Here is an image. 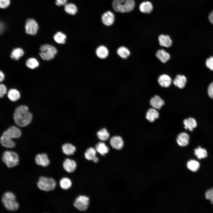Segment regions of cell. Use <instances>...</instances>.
<instances>
[{
	"mask_svg": "<svg viewBox=\"0 0 213 213\" xmlns=\"http://www.w3.org/2000/svg\"><path fill=\"white\" fill-rule=\"evenodd\" d=\"M33 116L29 112L27 106L22 105L15 110L14 119L16 125L20 127H24L29 125L32 121Z\"/></svg>",
	"mask_w": 213,
	"mask_h": 213,
	"instance_id": "obj_1",
	"label": "cell"
},
{
	"mask_svg": "<svg viewBox=\"0 0 213 213\" xmlns=\"http://www.w3.org/2000/svg\"><path fill=\"white\" fill-rule=\"evenodd\" d=\"M134 0H113L112 5L116 11L122 13L132 11L135 7Z\"/></svg>",
	"mask_w": 213,
	"mask_h": 213,
	"instance_id": "obj_2",
	"label": "cell"
},
{
	"mask_svg": "<svg viewBox=\"0 0 213 213\" xmlns=\"http://www.w3.org/2000/svg\"><path fill=\"white\" fill-rule=\"evenodd\" d=\"M2 201L4 207L9 210L16 211L19 208V205L16 201L15 196L12 192H8L4 193Z\"/></svg>",
	"mask_w": 213,
	"mask_h": 213,
	"instance_id": "obj_3",
	"label": "cell"
},
{
	"mask_svg": "<svg viewBox=\"0 0 213 213\" xmlns=\"http://www.w3.org/2000/svg\"><path fill=\"white\" fill-rule=\"evenodd\" d=\"M56 185L54 179L43 176L40 177L37 183V186L40 190L47 192L54 190Z\"/></svg>",
	"mask_w": 213,
	"mask_h": 213,
	"instance_id": "obj_4",
	"label": "cell"
},
{
	"mask_svg": "<svg viewBox=\"0 0 213 213\" xmlns=\"http://www.w3.org/2000/svg\"><path fill=\"white\" fill-rule=\"evenodd\" d=\"M2 160L9 168L17 166L19 163V158L17 154L13 151H6L3 154Z\"/></svg>",
	"mask_w": 213,
	"mask_h": 213,
	"instance_id": "obj_5",
	"label": "cell"
},
{
	"mask_svg": "<svg viewBox=\"0 0 213 213\" xmlns=\"http://www.w3.org/2000/svg\"><path fill=\"white\" fill-rule=\"evenodd\" d=\"M40 50L41 52L39 53V55L45 60H49L53 59L57 52L54 47L49 44L41 46Z\"/></svg>",
	"mask_w": 213,
	"mask_h": 213,
	"instance_id": "obj_6",
	"label": "cell"
},
{
	"mask_svg": "<svg viewBox=\"0 0 213 213\" xmlns=\"http://www.w3.org/2000/svg\"><path fill=\"white\" fill-rule=\"evenodd\" d=\"M89 198L84 196H80L75 199L74 206L78 210L84 211L86 210L89 204Z\"/></svg>",
	"mask_w": 213,
	"mask_h": 213,
	"instance_id": "obj_7",
	"label": "cell"
},
{
	"mask_svg": "<svg viewBox=\"0 0 213 213\" xmlns=\"http://www.w3.org/2000/svg\"><path fill=\"white\" fill-rule=\"evenodd\" d=\"M25 29L27 33L34 35L37 33L38 29V26L34 20L28 19L26 22Z\"/></svg>",
	"mask_w": 213,
	"mask_h": 213,
	"instance_id": "obj_8",
	"label": "cell"
},
{
	"mask_svg": "<svg viewBox=\"0 0 213 213\" xmlns=\"http://www.w3.org/2000/svg\"><path fill=\"white\" fill-rule=\"evenodd\" d=\"M21 135V132L20 129L15 126H12L9 127L7 130L4 131L2 135L12 139L20 138Z\"/></svg>",
	"mask_w": 213,
	"mask_h": 213,
	"instance_id": "obj_9",
	"label": "cell"
},
{
	"mask_svg": "<svg viewBox=\"0 0 213 213\" xmlns=\"http://www.w3.org/2000/svg\"><path fill=\"white\" fill-rule=\"evenodd\" d=\"M35 161L37 164L43 167L48 166L50 163L48 155L46 153L37 154L35 157Z\"/></svg>",
	"mask_w": 213,
	"mask_h": 213,
	"instance_id": "obj_10",
	"label": "cell"
},
{
	"mask_svg": "<svg viewBox=\"0 0 213 213\" xmlns=\"http://www.w3.org/2000/svg\"><path fill=\"white\" fill-rule=\"evenodd\" d=\"M63 166L66 172L71 173L75 171L76 168L77 164L74 160L67 158L63 162Z\"/></svg>",
	"mask_w": 213,
	"mask_h": 213,
	"instance_id": "obj_11",
	"label": "cell"
},
{
	"mask_svg": "<svg viewBox=\"0 0 213 213\" xmlns=\"http://www.w3.org/2000/svg\"><path fill=\"white\" fill-rule=\"evenodd\" d=\"M110 144L113 148L117 149H121L124 145V142L120 136H115L112 137L110 140Z\"/></svg>",
	"mask_w": 213,
	"mask_h": 213,
	"instance_id": "obj_12",
	"label": "cell"
},
{
	"mask_svg": "<svg viewBox=\"0 0 213 213\" xmlns=\"http://www.w3.org/2000/svg\"><path fill=\"white\" fill-rule=\"evenodd\" d=\"M101 20L103 23L105 25L108 26H111L114 22V15L111 11H107L102 15Z\"/></svg>",
	"mask_w": 213,
	"mask_h": 213,
	"instance_id": "obj_13",
	"label": "cell"
},
{
	"mask_svg": "<svg viewBox=\"0 0 213 213\" xmlns=\"http://www.w3.org/2000/svg\"><path fill=\"white\" fill-rule=\"evenodd\" d=\"M189 139L188 134L182 132L178 135L176 141L179 145L182 147H185L188 144Z\"/></svg>",
	"mask_w": 213,
	"mask_h": 213,
	"instance_id": "obj_14",
	"label": "cell"
},
{
	"mask_svg": "<svg viewBox=\"0 0 213 213\" xmlns=\"http://www.w3.org/2000/svg\"><path fill=\"white\" fill-rule=\"evenodd\" d=\"M150 104L153 108L160 109L164 104V102L159 96L156 95L151 99Z\"/></svg>",
	"mask_w": 213,
	"mask_h": 213,
	"instance_id": "obj_15",
	"label": "cell"
},
{
	"mask_svg": "<svg viewBox=\"0 0 213 213\" xmlns=\"http://www.w3.org/2000/svg\"><path fill=\"white\" fill-rule=\"evenodd\" d=\"M158 81L160 85L163 88H168L171 84L172 80L169 75L163 74L158 78Z\"/></svg>",
	"mask_w": 213,
	"mask_h": 213,
	"instance_id": "obj_16",
	"label": "cell"
},
{
	"mask_svg": "<svg viewBox=\"0 0 213 213\" xmlns=\"http://www.w3.org/2000/svg\"><path fill=\"white\" fill-rule=\"evenodd\" d=\"M187 81L186 78L185 76L178 75L174 79L173 83L175 86L182 89L185 86Z\"/></svg>",
	"mask_w": 213,
	"mask_h": 213,
	"instance_id": "obj_17",
	"label": "cell"
},
{
	"mask_svg": "<svg viewBox=\"0 0 213 213\" xmlns=\"http://www.w3.org/2000/svg\"><path fill=\"white\" fill-rule=\"evenodd\" d=\"M153 9L152 3L148 1L142 2L139 6V9L143 13L149 14L151 12Z\"/></svg>",
	"mask_w": 213,
	"mask_h": 213,
	"instance_id": "obj_18",
	"label": "cell"
},
{
	"mask_svg": "<svg viewBox=\"0 0 213 213\" xmlns=\"http://www.w3.org/2000/svg\"><path fill=\"white\" fill-rule=\"evenodd\" d=\"M158 40L159 44L161 46L168 48L172 44V41L168 35H161L159 36Z\"/></svg>",
	"mask_w": 213,
	"mask_h": 213,
	"instance_id": "obj_19",
	"label": "cell"
},
{
	"mask_svg": "<svg viewBox=\"0 0 213 213\" xmlns=\"http://www.w3.org/2000/svg\"><path fill=\"white\" fill-rule=\"evenodd\" d=\"M96 151L94 148L91 147L88 149L85 153V158L89 160H92L97 163L99 161V158L96 156Z\"/></svg>",
	"mask_w": 213,
	"mask_h": 213,
	"instance_id": "obj_20",
	"label": "cell"
},
{
	"mask_svg": "<svg viewBox=\"0 0 213 213\" xmlns=\"http://www.w3.org/2000/svg\"><path fill=\"white\" fill-rule=\"evenodd\" d=\"M159 114L156 109L151 108L147 111L146 117V119L150 122H152L159 117Z\"/></svg>",
	"mask_w": 213,
	"mask_h": 213,
	"instance_id": "obj_21",
	"label": "cell"
},
{
	"mask_svg": "<svg viewBox=\"0 0 213 213\" xmlns=\"http://www.w3.org/2000/svg\"><path fill=\"white\" fill-rule=\"evenodd\" d=\"M183 123L184 128L186 130H189L191 131H192L193 129L196 128L197 125L196 120L192 117H189L184 120Z\"/></svg>",
	"mask_w": 213,
	"mask_h": 213,
	"instance_id": "obj_22",
	"label": "cell"
},
{
	"mask_svg": "<svg viewBox=\"0 0 213 213\" xmlns=\"http://www.w3.org/2000/svg\"><path fill=\"white\" fill-rule=\"evenodd\" d=\"M156 55V57L163 63L167 62L170 59V57L169 54L164 49H160L157 51Z\"/></svg>",
	"mask_w": 213,
	"mask_h": 213,
	"instance_id": "obj_23",
	"label": "cell"
},
{
	"mask_svg": "<svg viewBox=\"0 0 213 213\" xmlns=\"http://www.w3.org/2000/svg\"><path fill=\"white\" fill-rule=\"evenodd\" d=\"M0 142L3 146L7 148H12L14 147L15 146V142L12 139L3 135L0 138Z\"/></svg>",
	"mask_w": 213,
	"mask_h": 213,
	"instance_id": "obj_24",
	"label": "cell"
},
{
	"mask_svg": "<svg viewBox=\"0 0 213 213\" xmlns=\"http://www.w3.org/2000/svg\"><path fill=\"white\" fill-rule=\"evenodd\" d=\"M63 153L67 155H73L76 150L75 146L70 143H66L62 146Z\"/></svg>",
	"mask_w": 213,
	"mask_h": 213,
	"instance_id": "obj_25",
	"label": "cell"
},
{
	"mask_svg": "<svg viewBox=\"0 0 213 213\" xmlns=\"http://www.w3.org/2000/svg\"><path fill=\"white\" fill-rule=\"evenodd\" d=\"M96 151L102 156L107 154L109 151V149L104 142H100L96 146Z\"/></svg>",
	"mask_w": 213,
	"mask_h": 213,
	"instance_id": "obj_26",
	"label": "cell"
},
{
	"mask_svg": "<svg viewBox=\"0 0 213 213\" xmlns=\"http://www.w3.org/2000/svg\"><path fill=\"white\" fill-rule=\"evenodd\" d=\"M96 53L99 57L101 59H104L108 56L109 51L106 47L103 46H101L97 49Z\"/></svg>",
	"mask_w": 213,
	"mask_h": 213,
	"instance_id": "obj_27",
	"label": "cell"
},
{
	"mask_svg": "<svg viewBox=\"0 0 213 213\" xmlns=\"http://www.w3.org/2000/svg\"><path fill=\"white\" fill-rule=\"evenodd\" d=\"M7 96L10 100L14 102L19 99L20 97V94L17 90L15 89H12L8 92Z\"/></svg>",
	"mask_w": 213,
	"mask_h": 213,
	"instance_id": "obj_28",
	"label": "cell"
},
{
	"mask_svg": "<svg viewBox=\"0 0 213 213\" xmlns=\"http://www.w3.org/2000/svg\"><path fill=\"white\" fill-rule=\"evenodd\" d=\"M61 188L64 190H67L71 186L72 183L71 180L67 177L62 178L59 181Z\"/></svg>",
	"mask_w": 213,
	"mask_h": 213,
	"instance_id": "obj_29",
	"label": "cell"
},
{
	"mask_svg": "<svg viewBox=\"0 0 213 213\" xmlns=\"http://www.w3.org/2000/svg\"><path fill=\"white\" fill-rule=\"evenodd\" d=\"M194 154L199 159L206 158L207 156L206 150L200 146L194 149Z\"/></svg>",
	"mask_w": 213,
	"mask_h": 213,
	"instance_id": "obj_30",
	"label": "cell"
},
{
	"mask_svg": "<svg viewBox=\"0 0 213 213\" xmlns=\"http://www.w3.org/2000/svg\"><path fill=\"white\" fill-rule=\"evenodd\" d=\"M64 10L69 14L74 15L77 12V8L76 6L72 3L66 4L64 5Z\"/></svg>",
	"mask_w": 213,
	"mask_h": 213,
	"instance_id": "obj_31",
	"label": "cell"
},
{
	"mask_svg": "<svg viewBox=\"0 0 213 213\" xmlns=\"http://www.w3.org/2000/svg\"><path fill=\"white\" fill-rule=\"evenodd\" d=\"M24 54L23 50L20 48L14 49L11 53V57L15 60H18Z\"/></svg>",
	"mask_w": 213,
	"mask_h": 213,
	"instance_id": "obj_32",
	"label": "cell"
},
{
	"mask_svg": "<svg viewBox=\"0 0 213 213\" xmlns=\"http://www.w3.org/2000/svg\"><path fill=\"white\" fill-rule=\"evenodd\" d=\"M97 137L101 140L106 141L108 139L109 134L106 129L104 128L98 131L97 133Z\"/></svg>",
	"mask_w": 213,
	"mask_h": 213,
	"instance_id": "obj_33",
	"label": "cell"
},
{
	"mask_svg": "<svg viewBox=\"0 0 213 213\" xmlns=\"http://www.w3.org/2000/svg\"><path fill=\"white\" fill-rule=\"evenodd\" d=\"M117 53L120 57L123 59L127 58L130 54L129 50L126 47L123 46L119 48L117 50Z\"/></svg>",
	"mask_w": 213,
	"mask_h": 213,
	"instance_id": "obj_34",
	"label": "cell"
},
{
	"mask_svg": "<svg viewBox=\"0 0 213 213\" xmlns=\"http://www.w3.org/2000/svg\"><path fill=\"white\" fill-rule=\"evenodd\" d=\"M54 41L59 44H64L66 38V36L62 33L59 32L55 34L54 36Z\"/></svg>",
	"mask_w": 213,
	"mask_h": 213,
	"instance_id": "obj_35",
	"label": "cell"
},
{
	"mask_svg": "<svg viewBox=\"0 0 213 213\" xmlns=\"http://www.w3.org/2000/svg\"><path fill=\"white\" fill-rule=\"evenodd\" d=\"M188 168L191 171L195 172L197 171L200 167L199 163L196 160H191L187 163Z\"/></svg>",
	"mask_w": 213,
	"mask_h": 213,
	"instance_id": "obj_36",
	"label": "cell"
},
{
	"mask_svg": "<svg viewBox=\"0 0 213 213\" xmlns=\"http://www.w3.org/2000/svg\"><path fill=\"white\" fill-rule=\"evenodd\" d=\"M26 66L28 68L34 69L39 66V64L38 61L35 58H31L28 59L26 62Z\"/></svg>",
	"mask_w": 213,
	"mask_h": 213,
	"instance_id": "obj_37",
	"label": "cell"
},
{
	"mask_svg": "<svg viewBox=\"0 0 213 213\" xmlns=\"http://www.w3.org/2000/svg\"><path fill=\"white\" fill-rule=\"evenodd\" d=\"M206 67L210 70H213V57H211L207 59L206 62Z\"/></svg>",
	"mask_w": 213,
	"mask_h": 213,
	"instance_id": "obj_38",
	"label": "cell"
},
{
	"mask_svg": "<svg viewBox=\"0 0 213 213\" xmlns=\"http://www.w3.org/2000/svg\"><path fill=\"white\" fill-rule=\"evenodd\" d=\"M10 0H0V8L5 9L7 8L10 4Z\"/></svg>",
	"mask_w": 213,
	"mask_h": 213,
	"instance_id": "obj_39",
	"label": "cell"
},
{
	"mask_svg": "<svg viewBox=\"0 0 213 213\" xmlns=\"http://www.w3.org/2000/svg\"><path fill=\"white\" fill-rule=\"evenodd\" d=\"M7 92L6 86L2 84H0V98L3 97Z\"/></svg>",
	"mask_w": 213,
	"mask_h": 213,
	"instance_id": "obj_40",
	"label": "cell"
},
{
	"mask_svg": "<svg viewBox=\"0 0 213 213\" xmlns=\"http://www.w3.org/2000/svg\"><path fill=\"white\" fill-rule=\"evenodd\" d=\"M205 196L206 199L210 200L213 197V188L209 189L206 192Z\"/></svg>",
	"mask_w": 213,
	"mask_h": 213,
	"instance_id": "obj_41",
	"label": "cell"
},
{
	"mask_svg": "<svg viewBox=\"0 0 213 213\" xmlns=\"http://www.w3.org/2000/svg\"><path fill=\"white\" fill-rule=\"evenodd\" d=\"M208 92L209 97L213 99V82L209 85L208 88Z\"/></svg>",
	"mask_w": 213,
	"mask_h": 213,
	"instance_id": "obj_42",
	"label": "cell"
},
{
	"mask_svg": "<svg viewBox=\"0 0 213 213\" xmlns=\"http://www.w3.org/2000/svg\"><path fill=\"white\" fill-rule=\"evenodd\" d=\"M67 0H56V4L58 6L64 5L66 4Z\"/></svg>",
	"mask_w": 213,
	"mask_h": 213,
	"instance_id": "obj_43",
	"label": "cell"
},
{
	"mask_svg": "<svg viewBox=\"0 0 213 213\" xmlns=\"http://www.w3.org/2000/svg\"><path fill=\"white\" fill-rule=\"evenodd\" d=\"M209 19L210 22L213 25V10L209 13Z\"/></svg>",
	"mask_w": 213,
	"mask_h": 213,
	"instance_id": "obj_44",
	"label": "cell"
},
{
	"mask_svg": "<svg viewBox=\"0 0 213 213\" xmlns=\"http://www.w3.org/2000/svg\"><path fill=\"white\" fill-rule=\"evenodd\" d=\"M4 79V74L2 71L0 70V82H2Z\"/></svg>",
	"mask_w": 213,
	"mask_h": 213,
	"instance_id": "obj_45",
	"label": "cell"
},
{
	"mask_svg": "<svg viewBox=\"0 0 213 213\" xmlns=\"http://www.w3.org/2000/svg\"><path fill=\"white\" fill-rule=\"evenodd\" d=\"M212 204H213V197L210 200Z\"/></svg>",
	"mask_w": 213,
	"mask_h": 213,
	"instance_id": "obj_46",
	"label": "cell"
}]
</instances>
